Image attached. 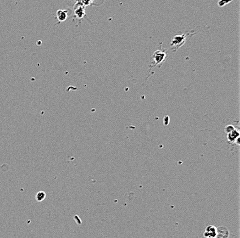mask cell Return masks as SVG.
I'll return each mask as SVG.
<instances>
[{
  "label": "cell",
  "instance_id": "cell-1",
  "mask_svg": "<svg viewBox=\"0 0 240 238\" xmlns=\"http://www.w3.org/2000/svg\"><path fill=\"white\" fill-rule=\"evenodd\" d=\"M190 35H191V33H187L181 35H175L174 37L170 42V47L173 51H176L179 47L182 46L185 44L187 37Z\"/></svg>",
  "mask_w": 240,
  "mask_h": 238
},
{
  "label": "cell",
  "instance_id": "cell-2",
  "mask_svg": "<svg viewBox=\"0 0 240 238\" xmlns=\"http://www.w3.org/2000/svg\"><path fill=\"white\" fill-rule=\"evenodd\" d=\"M167 57V52L163 50H159L155 51L152 54V67L162 64Z\"/></svg>",
  "mask_w": 240,
  "mask_h": 238
},
{
  "label": "cell",
  "instance_id": "cell-3",
  "mask_svg": "<svg viewBox=\"0 0 240 238\" xmlns=\"http://www.w3.org/2000/svg\"><path fill=\"white\" fill-rule=\"evenodd\" d=\"M226 131L227 132V138L228 141L231 142H237V144L239 143V131L234 128L232 125H228L226 128Z\"/></svg>",
  "mask_w": 240,
  "mask_h": 238
},
{
  "label": "cell",
  "instance_id": "cell-4",
  "mask_svg": "<svg viewBox=\"0 0 240 238\" xmlns=\"http://www.w3.org/2000/svg\"><path fill=\"white\" fill-rule=\"evenodd\" d=\"M230 236V231L225 226H220L217 228L216 238H228Z\"/></svg>",
  "mask_w": 240,
  "mask_h": 238
},
{
  "label": "cell",
  "instance_id": "cell-5",
  "mask_svg": "<svg viewBox=\"0 0 240 238\" xmlns=\"http://www.w3.org/2000/svg\"><path fill=\"white\" fill-rule=\"evenodd\" d=\"M217 235V227L213 225L208 226L204 233L205 238H216Z\"/></svg>",
  "mask_w": 240,
  "mask_h": 238
},
{
  "label": "cell",
  "instance_id": "cell-6",
  "mask_svg": "<svg viewBox=\"0 0 240 238\" xmlns=\"http://www.w3.org/2000/svg\"><path fill=\"white\" fill-rule=\"evenodd\" d=\"M46 197V195L45 194V192L44 191H39L36 195V200L39 201V202H41V201H43L45 198Z\"/></svg>",
  "mask_w": 240,
  "mask_h": 238
},
{
  "label": "cell",
  "instance_id": "cell-7",
  "mask_svg": "<svg viewBox=\"0 0 240 238\" xmlns=\"http://www.w3.org/2000/svg\"><path fill=\"white\" fill-rule=\"evenodd\" d=\"M57 17L60 21H64L66 18V13L63 10H59L57 12Z\"/></svg>",
  "mask_w": 240,
  "mask_h": 238
},
{
  "label": "cell",
  "instance_id": "cell-8",
  "mask_svg": "<svg viewBox=\"0 0 240 238\" xmlns=\"http://www.w3.org/2000/svg\"><path fill=\"white\" fill-rule=\"evenodd\" d=\"M233 1V0H219L217 2V4L220 7H224L226 5L230 4L231 2H232Z\"/></svg>",
  "mask_w": 240,
  "mask_h": 238
}]
</instances>
